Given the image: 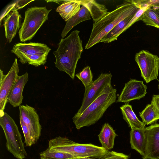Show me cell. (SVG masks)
I'll return each instance as SVG.
<instances>
[{"label":"cell","mask_w":159,"mask_h":159,"mask_svg":"<svg viewBox=\"0 0 159 159\" xmlns=\"http://www.w3.org/2000/svg\"><path fill=\"white\" fill-rule=\"evenodd\" d=\"M81 5L88 10L93 20L96 22L104 16L108 12V9L103 4H99L94 0H82Z\"/></svg>","instance_id":"ffe728a7"},{"label":"cell","mask_w":159,"mask_h":159,"mask_svg":"<svg viewBox=\"0 0 159 159\" xmlns=\"http://www.w3.org/2000/svg\"><path fill=\"white\" fill-rule=\"evenodd\" d=\"M40 159H51V158H47L43 157H40Z\"/></svg>","instance_id":"d6a6232c"},{"label":"cell","mask_w":159,"mask_h":159,"mask_svg":"<svg viewBox=\"0 0 159 159\" xmlns=\"http://www.w3.org/2000/svg\"><path fill=\"white\" fill-rule=\"evenodd\" d=\"M20 119V123L21 127L25 138V146L30 147L33 145L29 131L21 119Z\"/></svg>","instance_id":"83f0119b"},{"label":"cell","mask_w":159,"mask_h":159,"mask_svg":"<svg viewBox=\"0 0 159 159\" xmlns=\"http://www.w3.org/2000/svg\"><path fill=\"white\" fill-rule=\"evenodd\" d=\"M91 19L88 10L85 7L82 6L79 11L66 22L61 34L62 38L64 39L75 26L83 21Z\"/></svg>","instance_id":"e0dca14e"},{"label":"cell","mask_w":159,"mask_h":159,"mask_svg":"<svg viewBox=\"0 0 159 159\" xmlns=\"http://www.w3.org/2000/svg\"><path fill=\"white\" fill-rule=\"evenodd\" d=\"M21 18L17 10L11 11L4 18L5 35L9 43L11 42L20 28Z\"/></svg>","instance_id":"5bb4252c"},{"label":"cell","mask_w":159,"mask_h":159,"mask_svg":"<svg viewBox=\"0 0 159 159\" xmlns=\"http://www.w3.org/2000/svg\"><path fill=\"white\" fill-rule=\"evenodd\" d=\"M19 70L17 59L14 61L7 74L4 75L0 69V117L3 115L8 96L18 76Z\"/></svg>","instance_id":"9c48e42d"},{"label":"cell","mask_w":159,"mask_h":159,"mask_svg":"<svg viewBox=\"0 0 159 159\" xmlns=\"http://www.w3.org/2000/svg\"><path fill=\"white\" fill-rule=\"evenodd\" d=\"M40 155L41 157L53 159H72L77 158L70 154L58 151L49 147L41 152Z\"/></svg>","instance_id":"d4e9b609"},{"label":"cell","mask_w":159,"mask_h":159,"mask_svg":"<svg viewBox=\"0 0 159 159\" xmlns=\"http://www.w3.org/2000/svg\"><path fill=\"white\" fill-rule=\"evenodd\" d=\"M48 146L50 148L70 154L77 158L101 159L105 157L109 152L102 147L91 143H77L66 137L61 136L50 140Z\"/></svg>","instance_id":"277c9868"},{"label":"cell","mask_w":159,"mask_h":159,"mask_svg":"<svg viewBox=\"0 0 159 159\" xmlns=\"http://www.w3.org/2000/svg\"><path fill=\"white\" fill-rule=\"evenodd\" d=\"M72 159H95L89 157H81V158H75Z\"/></svg>","instance_id":"1f68e13d"},{"label":"cell","mask_w":159,"mask_h":159,"mask_svg":"<svg viewBox=\"0 0 159 159\" xmlns=\"http://www.w3.org/2000/svg\"><path fill=\"white\" fill-rule=\"evenodd\" d=\"M120 108L124 119L131 129L145 127V125L138 119L132 109V106L128 103L120 107Z\"/></svg>","instance_id":"44dd1931"},{"label":"cell","mask_w":159,"mask_h":159,"mask_svg":"<svg viewBox=\"0 0 159 159\" xmlns=\"http://www.w3.org/2000/svg\"><path fill=\"white\" fill-rule=\"evenodd\" d=\"M117 135L113 128L108 123H105L98 136L102 147L108 151L113 148L114 140Z\"/></svg>","instance_id":"d6986e66"},{"label":"cell","mask_w":159,"mask_h":159,"mask_svg":"<svg viewBox=\"0 0 159 159\" xmlns=\"http://www.w3.org/2000/svg\"><path fill=\"white\" fill-rule=\"evenodd\" d=\"M51 49L44 43L30 42L18 43L13 46L11 52L19 58L22 63L29 57L36 54H48Z\"/></svg>","instance_id":"8fae6325"},{"label":"cell","mask_w":159,"mask_h":159,"mask_svg":"<svg viewBox=\"0 0 159 159\" xmlns=\"http://www.w3.org/2000/svg\"><path fill=\"white\" fill-rule=\"evenodd\" d=\"M80 31H72L67 37L61 39L58 48L54 51L56 67L60 71L66 72L72 79H74L77 62L83 51Z\"/></svg>","instance_id":"7a4b0ae2"},{"label":"cell","mask_w":159,"mask_h":159,"mask_svg":"<svg viewBox=\"0 0 159 159\" xmlns=\"http://www.w3.org/2000/svg\"><path fill=\"white\" fill-rule=\"evenodd\" d=\"M51 9L45 7L28 8L25 12V18L19 31L21 42L31 40L45 21Z\"/></svg>","instance_id":"8992f818"},{"label":"cell","mask_w":159,"mask_h":159,"mask_svg":"<svg viewBox=\"0 0 159 159\" xmlns=\"http://www.w3.org/2000/svg\"><path fill=\"white\" fill-rule=\"evenodd\" d=\"M135 60L140 70L141 76L147 83L157 80L159 71V57L147 50L137 53Z\"/></svg>","instance_id":"52a82bcc"},{"label":"cell","mask_w":159,"mask_h":159,"mask_svg":"<svg viewBox=\"0 0 159 159\" xmlns=\"http://www.w3.org/2000/svg\"><path fill=\"white\" fill-rule=\"evenodd\" d=\"M147 86L142 81L130 79L125 84L117 102L128 103L143 98L147 93Z\"/></svg>","instance_id":"7c38bea8"},{"label":"cell","mask_w":159,"mask_h":159,"mask_svg":"<svg viewBox=\"0 0 159 159\" xmlns=\"http://www.w3.org/2000/svg\"><path fill=\"white\" fill-rule=\"evenodd\" d=\"M147 143L146 154L143 159H159V124L155 123L144 129Z\"/></svg>","instance_id":"4fadbf2b"},{"label":"cell","mask_w":159,"mask_h":159,"mask_svg":"<svg viewBox=\"0 0 159 159\" xmlns=\"http://www.w3.org/2000/svg\"><path fill=\"white\" fill-rule=\"evenodd\" d=\"M19 108L20 118L27 126L34 144L41 135L42 127L39 122V116L34 107L27 104L20 105Z\"/></svg>","instance_id":"30bf717a"},{"label":"cell","mask_w":159,"mask_h":159,"mask_svg":"<svg viewBox=\"0 0 159 159\" xmlns=\"http://www.w3.org/2000/svg\"><path fill=\"white\" fill-rule=\"evenodd\" d=\"M158 88L159 89V84H158Z\"/></svg>","instance_id":"836d02e7"},{"label":"cell","mask_w":159,"mask_h":159,"mask_svg":"<svg viewBox=\"0 0 159 159\" xmlns=\"http://www.w3.org/2000/svg\"><path fill=\"white\" fill-rule=\"evenodd\" d=\"M0 125L6 139L7 150L17 159H24L27 155L21 135L15 121L7 113L0 117Z\"/></svg>","instance_id":"5b68a950"},{"label":"cell","mask_w":159,"mask_h":159,"mask_svg":"<svg viewBox=\"0 0 159 159\" xmlns=\"http://www.w3.org/2000/svg\"><path fill=\"white\" fill-rule=\"evenodd\" d=\"M34 0H17L14 3L9 5L5 10L6 11L9 13L11 11L13 10H18L20 9L29 3Z\"/></svg>","instance_id":"4316f807"},{"label":"cell","mask_w":159,"mask_h":159,"mask_svg":"<svg viewBox=\"0 0 159 159\" xmlns=\"http://www.w3.org/2000/svg\"><path fill=\"white\" fill-rule=\"evenodd\" d=\"M136 14L131 15L121 21L101 40L100 42L108 43L116 40L119 36L125 31V28Z\"/></svg>","instance_id":"7402d4cb"},{"label":"cell","mask_w":159,"mask_h":159,"mask_svg":"<svg viewBox=\"0 0 159 159\" xmlns=\"http://www.w3.org/2000/svg\"><path fill=\"white\" fill-rule=\"evenodd\" d=\"M142 122L146 125L153 124L159 119V113L152 104H148L145 109L139 112Z\"/></svg>","instance_id":"cb8c5ba5"},{"label":"cell","mask_w":159,"mask_h":159,"mask_svg":"<svg viewBox=\"0 0 159 159\" xmlns=\"http://www.w3.org/2000/svg\"><path fill=\"white\" fill-rule=\"evenodd\" d=\"M129 156L123 153L109 151L107 154L101 159H128Z\"/></svg>","instance_id":"f1b7e54d"},{"label":"cell","mask_w":159,"mask_h":159,"mask_svg":"<svg viewBox=\"0 0 159 159\" xmlns=\"http://www.w3.org/2000/svg\"><path fill=\"white\" fill-rule=\"evenodd\" d=\"M28 79V72L17 76L8 98V102L13 107H19L22 103L23 92Z\"/></svg>","instance_id":"9a60e30c"},{"label":"cell","mask_w":159,"mask_h":159,"mask_svg":"<svg viewBox=\"0 0 159 159\" xmlns=\"http://www.w3.org/2000/svg\"><path fill=\"white\" fill-rule=\"evenodd\" d=\"M141 20L146 25L159 28V16L149 5L146 8L137 21Z\"/></svg>","instance_id":"603a6c76"},{"label":"cell","mask_w":159,"mask_h":159,"mask_svg":"<svg viewBox=\"0 0 159 159\" xmlns=\"http://www.w3.org/2000/svg\"><path fill=\"white\" fill-rule=\"evenodd\" d=\"M145 128L131 129L130 132L131 147L139 153L142 156V158L144 157L146 154L147 140Z\"/></svg>","instance_id":"2e32d148"},{"label":"cell","mask_w":159,"mask_h":159,"mask_svg":"<svg viewBox=\"0 0 159 159\" xmlns=\"http://www.w3.org/2000/svg\"><path fill=\"white\" fill-rule=\"evenodd\" d=\"M151 103L154 106L159 113V94L153 95Z\"/></svg>","instance_id":"f546056e"},{"label":"cell","mask_w":159,"mask_h":159,"mask_svg":"<svg viewBox=\"0 0 159 159\" xmlns=\"http://www.w3.org/2000/svg\"><path fill=\"white\" fill-rule=\"evenodd\" d=\"M116 89L111 84L81 114L73 117L76 128L79 129L96 123L108 108L116 102Z\"/></svg>","instance_id":"3957f363"},{"label":"cell","mask_w":159,"mask_h":159,"mask_svg":"<svg viewBox=\"0 0 159 159\" xmlns=\"http://www.w3.org/2000/svg\"><path fill=\"white\" fill-rule=\"evenodd\" d=\"M76 76L82 82L85 90L88 89L93 82V75L89 66H87L80 72L77 74Z\"/></svg>","instance_id":"484cf974"},{"label":"cell","mask_w":159,"mask_h":159,"mask_svg":"<svg viewBox=\"0 0 159 159\" xmlns=\"http://www.w3.org/2000/svg\"><path fill=\"white\" fill-rule=\"evenodd\" d=\"M144 1L126 0L113 11L108 12L93 24L92 30L85 49H88L99 43L101 40L121 21L137 13L146 7Z\"/></svg>","instance_id":"6da1fadb"},{"label":"cell","mask_w":159,"mask_h":159,"mask_svg":"<svg viewBox=\"0 0 159 159\" xmlns=\"http://www.w3.org/2000/svg\"><path fill=\"white\" fill-rule=\"evenodd\" d=\"M81 5L80 0H66L57 8L56 11L66 22L79 11Z\"/></svg>","instance_id":"ac0fdd59"},{"label":"cell","mask_w":159,"mask_h":159,"mask_svg":"<svg viewBox=\"0 0 159 159\" xmlns=\"http://www.w3.org/2000/svg\"><path fill=\"white\" fill-rule=\"evenodd\" d=\"M149 6L159 16V1H150Z\"/></svg>","instance_id":"4dcf8cb0"},{"label":"cell","mask_w":159,"mask_h":159,"mask_svg":"<svg viewBox=\"0 0 159 159\" xmlns=\"http://www.w3.org/2000/svg\"><path fill=\"white\" fill-rule=\"evenodd\" d=\"M112 75L111 73H102L93 81L91 85L85 90L81 107L74 116L81 114L111 84Z\"/></svg>","instance_id":"ba28073f"}]
</instances>
